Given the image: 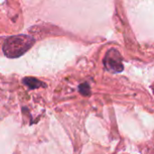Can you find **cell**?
I'll return each mask as SVG.
<instances>
[{
    "mask_svg": "<svg viewBox=\"0 0 154 154\" xmlns=\"http://www.w3.org/2000/svg\"><path fill=\"white\" fill-rule=\"evenodd\" d=\"M35 43V39L30 35L18 34L8 37L3 44L5 56L10 59L21 57L26 53Z\"/></svg>",
    "mask_w": 154,
    "mask_h": 154,
    "instance_id": "6da1fadb",
    "label": "cell"
},
{
    "mask_svg": "<svg viewBox=\"0 0 154 154\" xmlns=\"http://www.w3.org/2000/svg\"><path fill=\"white\" fill-rule=\"evenodd\" d=\"M105 67L112 72H121L124 69L122 57L119 51L116 49H110L104 59Z\"/></svg>",
    "mask_w": 154,
    "mask_h": 154,
    "instance_id": "7a4b0ae2",
    "label": "cell"
},
{
    "mask_svg": "<svg viewBox=\"0 0 154 154\" xmlns=\"http://www.w3.org/2000/svg\"><path fill=\"white\" fill-rule=\"evenodd\" d=\"M23 83L25 86H27L30 89H35V88H42V87H45L46 86L45 84H43L42 81L38 80L37 79L31 78V77L24 78L23 79Z\"/></svg>",
    "mask_w": 154,
    "mask_h": 154,
    "instance_id": "3957f363",
    "label": "cell"
},
{
    "mask_svg": "<svg viewBox=\"0 0 154 154\" xmlns=\"http://www.w3.org/2000/svg\"><path fill=\"white\" fill-rule=\"evenodd\" d=\"M79 93L85 97H88L90 96L91 92H90V87L88 83H82L79 85Z\"/></svg>",
    "mask_w": 154,
    "mask_h": 154,
    "instance_id": "277c9868",
    "label": "cell"
}]
</instances>
